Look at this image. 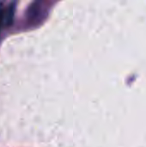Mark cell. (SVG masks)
Returning <instances> with one entry per match:
<instances>
[{"label":"cell","instance_id":"6da1fadb","mask_svg":"<svg viewBox=\"0 0 146 147\" xmlns=\"http://www.w3.org/2000/svg\"><path fill=\"white\" fill-rule=\"evenodd\" d=\"M14 13H15V6L12 3L6 11L3 10V23L6 25H10L13 22L14 18Z\"/></svg>","mask_w":146,"mask_h":147}]
</instances>
